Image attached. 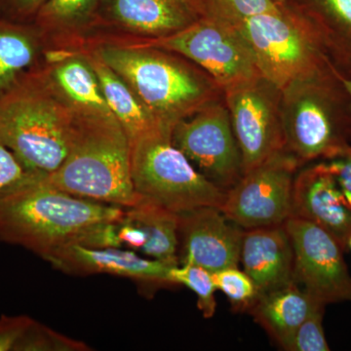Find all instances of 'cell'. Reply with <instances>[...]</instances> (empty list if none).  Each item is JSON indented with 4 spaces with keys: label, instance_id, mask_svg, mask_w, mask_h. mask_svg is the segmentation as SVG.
Masks as SVG:
<instances>
[{
    "label": "cell",
    "instance_id": "1",
    "mask_svg": "<svg viewBox=\"0 0 351 351\" xmlns=\"http://www.w3.org/2000/svg\"><path fill=\"white\" fill-rule=\"evenodd\" d=\"M90 49L127 83L168 133L208 104L225 98L223 88L206 71L173 51L112 45Z\"/></svg>",
    "mask_w": 351,
    "mask_h": 351
},
{
    "label": "cell",
    "instance_id": "2",
    "mask_svg": "<svg viewBox=\"0 0 351 351\" xmlns=\"http://www.w3.org/2000/svg\"><path fill=\"white\" fill-rule=\"evenodd\" d=\"M45 177L0 198V241L46 261L62 247L77 243L95 226L123 216L124 208L71 195L51 186Z\"/></svg>",
    "mask_w": 351,
    "mask_h": 351
},
{
    "label": "cell",
    "instance_id": "3",
    "mask_svg": "<svg viewBox=\"0 0 351 351\" xmlns=\"http://www.w3.org/2000/svg\"><path fill=\"white\" fill-rule=\"evenodd\" d=\"M75 117L43 61L0 96V141L27 169L48 176L66 159Z\"/></svg>",
    "mask_w": 351,
    "mask_h": 351
},
{
    "label": "cell",
    "instance_id": "4",
    "mask_svg": "<svg viewBox=\"0 0 351 351\" xmlns=\"http://www.w3.org/2000/svg\"><path fill=\"white\" fill-rule=\"evenodd\" d=\"M69 152L45 181L71 195L122 208L138 199L131 177V147L113 113L75 112Z\"/></svg>",
    "mask_w": 351,
    "mask_h": 351
},
{
    "label": "cell",
    "instance_id": "5",
    "mask_svg": "<svg viewBox=\"0 0 351 351\" xmlns=\"http://www.w3.org/2000/svg\"><path fill=\"white\" fill-rule=\"evenodd\" d=\"M281 90L285 151L302 168L351 152L350 94L332 64Z\"/></svg>",
    "mask_w": 351,
    "mask_h": 351
},
{
    "label": "cell",
    "instance_id": "6",
    "mask_svg": "<svg viewBox=\"0 0 351 351\" xmlns=\"http://www.w3.org/2000/svg\"><path fill=\"white\" fill-rule=\"evenodd\" d=\"M130 147L136 195L177 214L200 207L221 208L226 191L195 169L172 144L171 135L156 134Z\"/></svg>",
    "mask_w": 351,
    "mask_h": 351
},
{
    "label": "cell",
    "instance_id": "7",
    "mask_svg": "<svg viewBox=\"0 0 351 351\" xmlns=\"http://www.w3.org/2000/svg\"><path fill=\"white\" fill-rule=\"evenodd\" d=\"M274 3L276 8L249 17L239 29L261 73L283 89L332 64L285 2L274 0Z\"/></svg>",
    "mask_w": 351,
    "mask_h": 351
},
{
    "label": "cell",
    "instance_id": "8",
    "mask_svg": "<svg viewBox=\"0 0 351 351\" xmlns=\"http://www.w3.org/2000/svg\"><path fill=\"white\" fill-rule=\"evenodd\" d=\"M199 19L188 0H99L83 48L140 45L179 34Z\"/></svg>",
    "mask_w": 351,
    "mask_h": 351
},
{
    "label": "cell",
    "instance_id": "9",
    "mask_svg": "<svg viewBox=\"0 0 351 351\" xmlns=\"http://www.w3.org/2000/svg\"><path fill=\"white\" fill-rule=\"evenodd\" d=\"M233 133L245 173L285 151L282 90L258 75L225 90Z\"/></svg>",
    "mask_w": 351,
    "mask_h": 351
},
{
    "label": "cell",
    "instance_id": "10",
    "mask_svg": "<svg viewBox=\"0 0 351 351\" xmlns=\"http://www.w3.org/2000/svg\"><path fill=\"white\" fill-rule=\"evenodd\" d=\"M172 144L215 186L228 191L243 176L241 152L225 98L176 124Z\"/></svg>",
    "mask_w": 351,
    "mask_h": 351
},
{
    "label": "cell",
    "instance_id": "11",
    "mask_svg": "<svg viewBox=\"0 0 351 351\" xmlns=\"http://www.w3.org/2000/svg\"><path fill=\"white\" fill-rule=\"evenodd\" d=\"M299 168L294 156L279 152L226 191L219 210L245 230L283 225L292 216L293 184Z\"/></svg>",
    "mask_w": 351,
    "mask_h": 351
},
{
    "label": "cell",
    "instance_id": "12",
    "mask_svg": "<svg viewBox=\"0 0 351 351\" xmlns=\"http://www.w3.org/2000/svg\"><path fill=\"white\" fill-rule=\"evenodd\" d=\"M136 46L162 48L188 58L206 71L223 92L263 75L248 41L239 27L216 21L199 19L169 38Z\"/></svg>",
    "mask_w": 351,
    "mask_h": 351
},
{
    "label": "cell",
    "instance_id": "13",
    "mask_svg": "<svg viewBox=\"0 0 351 351\" xmlns=\"http://www.w3.org/2000/svg\"><path fill=\"white\" fill-rule=\"evenodd\" d=\"M294 249L298 284L316 301L328 304L351 302V276L343 247L320 226L291 217L284 223Z\"/></svg>",
    "mask_w": 351,
    "mask_h": 351
},
{
    "label": "cell",
    "instance_id": "14",
    "mask_svg": "<svg viewBox=\"0 0 351 351\" xmlns=\"http://www.w3.org/2000/svg\"><path fill=\"white\" fill-rule=\"evenodd\" d=\"M46 262L69 276L108 274L130 279L147 297L158 289L178 286L172 276L175 267L117 247L68 244L55 252Z\"/></svg>",
    "mask_w": 351,
    "mask_h": 351
},
{
    "label": "cell",
    "instance_id": "15",
    "mask_svg": "<svg viewBox=\"0 0 351 351\" xmlns=\"http://www.w3.org/2000/svg\"><path fill=\"white\" fill-rule=\"evenodd\" d=\"M243 230L217 207H200L179 214V262L214 274L237 267Z\"/></svg>",
    "mask_w": 351,
    "mask_h": 351
},
{
    "label": "cell",
    "instance_id": "16",
    "mask_svg": "<svg viewBox=\"0 0 351 351\" xmlns=\"http://www.w3.org/2000/svg\"><path fill=\"white\" fill-rule=\"evenodd\" d=\"M291 217L320 226L348 250L351 210L346 206L327 161L302 168L295 174Z\"/></svg>",
    "mask_w": 351,
    "mask_h": 351
},
{
    "label": "cell",
    "instance_id": "17",
    "mask_svg": "<svg viewBox=\"0 0 351 351\" xmlns=\"http://www.w3.org/2000/svg\"><path fill=\"white\" fill-rule=\"evenodd\" d=\"M240 262L258 295L295 282L294 249L284 223L245 230Z\"/></svg>",
    "mask_w": 351,
    "mask_h": 351
},
{
    "label": "cell",
    "instance_id": "18",
    "mask_svg": "<svg viewBox=\"0 0 351 351\" xmlns=\"http://www.w3.org/2000/svg\"><path fill=\"white\" fill-rule=\"evenodd\" d=\"M334 68L351 78V0H283Z\"/></svg>",
    "mask_w": 351,
    "mask_h": 351
},
{
    "label": "cell",
    "instance_id": "19",
    "mask_svg": "<svg viewBox=\"0 0 351 351\" xmlns=\"http://www.w3.org/2000/svg\"><path fill=\"white\" fill-rule=\"evenodd\" d=\"M43 64L73 112L112 113L96 73L82 51H48Z\"/></svg>",
    "mask_w": 351,
    "mask_h": 351
},
{
    "label": "cell",
    "instance_id": "20",
    "mask_svg": "<svg viewBox=\"0 0 351 351\" xmlns=\"http://www.w3.org/2000/svg\"><path fill=\"white\" fill-rule=\"evenodd\" d=\"M80 51L93 68L108 107L125 131L130 145L156 134L171 135L161 128L133 90L93 49Z\"/></svg>",
    "mask_w": 351,
    "mask_h": 351
},
{
    "label": "cell",
    "instance_id": "21",
    "mask_svg": "<svg viewBox=\"0 0 351 351\" xmlns=\"http://www.w3.org/2000/svg\"><path fill=\"white\" fill-rule=\"evenodd\" d=\"M99 0H47L34 24L48 51H80L86 43Z\"/></svg>",
    "mask_w": 351,
    "mask_h": 351
},
{
    "label": "cell",
    "instance_id": "22",
    "mask_svg": "<svg viewBox=\"0 0 351 351\" xmlns=\"http://www.w3.org/2000/svg\"><path fill=\"white\" fill-rule=\"evenodd\" d=\"M316 302L294 282L258 295L248 311L283 350H288L295 331Z\"/></svg>",
    "mask_w": 351,
    "mask_h": 351
},
{
    "label": "cell",
    "instance_id": "23",
    "mask_svg": "<svg viewBox=\"0 0 351 351\" xmlns=\"http://www.w3.org/2000/svg\"><path fill=\"white\" fill-rule=\"evenodd\" d=\"M46 48L34 23L0 17V96L29 69L43 61Z\"/></svg>",
    "mask_w": 351,
    "mask_h": 351
},
{
    "label": "cell",
    "instance_id": "24",
    "mask_svg": "<svg viewBox=\"0 0 351 351\" xmlns=\"http://www.w3.org/2000/svg\"><path fill=\"white\" fill-rule=\"evenodd\" d=\"M124 212L147 237L142 255L172 267L180 265L179 214L140 196Z\"/></svg>",
    "mask_w": 351,
    "mask_h": 351
},
{
    "label": "cell",
    "instance_id": "25",
    "mask_svg": "<svg viewBox=\"0 0 351 351\" xmlns=\"http://www.w3.org/2000/svg\"><path fill=\"white\" fill-rule=\"evenodd\" d=\"M200 19L239 27L245 20L276 8L274 0H188Z\"/></svg>",
    "mask_w": 351,
    "mask_h": 351
},
{
    "label": "cell",
    "instance_id": "26",
    "mask_svg": "<svg viewBox=\"0 0 351 351\" xmlns=\"http://www.w3.org/2000/svg\"><path fill=\"white\" fill-rule=\"evenodd\" d=\"M172 276L177 285L186 286L197 295V307L203 317H213L217 307V288L211 272L198 265L184 263L173 267Z\"/></svg>",
    "mask_w": 351,
    "mask_h": 351
},
{
    "label": "cell",
    "instance_id": "27",
    "mask_svg": "<svg viewBox=\"0 0 351 351\" xmlns=\"http://www.w3.org/2000/svg\"><path fill=\"white\" fill-rule=\"evenodd\" d=\"M217 290L228 298L235 309L249 311L258 297L255 283L239 267H228L212 274Z\"/></svg>",
    "mask_w": 351,
    "mask_h": 351
},
{
    "label": "cell",
    "instance_id": "28",
    "mask_svg": "<svg viewBox=\"0 0 351 351\" xmlns=\"http://www.w3.org/2000/svg\"><path fill=\"white\" fill-rule=\"evenodd\" d=\"M83 341L69 338L34 319L25 335L20 351H89Z\"/></svg>",
    "mask_w": 351,
    "mask_h": 351
},
{
    "label": "cell",
    "instance_id": "29",
    "mask_svg": "<svg viewBox=\"0 0 351 351\" xmlns=\"http://www.w3.org/2000/svg\"><path fill=\"white\" fill-rule=\"evenodd\" d=\"M326 304L316 302L311 311L307 314L298 328L289 346V351H329L324 329H323V315Z\"/></svg>",
    "mask_w": 351,
    "mask_h": 351
},
{
    "label": "cell",
    "instance_id": "30",
    "mask_svg": "<svg viewBox=\"0 0 351 351\" xmlns=\"http://www.w3.org/2000/svg\"><path fill=\"white\" fill-rule=\"evenodd\" d=\"M45 176L27 169L19 158L0 141V198Z\"/></svg>",
    "mask_w": 351,
    "mask_h": 351
},
{
    "label": "cell",
    "instance_id": "31",
    "mask_svg": "<svg viewBox=\"0 0 351 351\" xmlns=\"http://www.w3.org/2000/svg\"><path fill=\"white\" fill-rule=\"evenodd\" d=\"M27 315L0 317V351H20L25 335L34 322Z\"/></svg>",
    "mask_w": 351,
    "mask_h": 351
},
{
    "label": "cell",
    "instance_id": "32",
    "mask_svg": "<svg viewBox=\"0 0 351 351\" xmlns=\"http://www.w3.org/2000/svg\"><path fill=\"white\" fill-rule=\"evenodd\" d=\"M47 0H0V17L13 22L34 23Z\"/></svg>",
    "mask_w": 351,
    "mask_h": 351
},
{
    "label": "cell",
    "instance_id": "33",
    "mask_svg": "<svg viewBox=\"0 0 351 351\" xmlns=\"http://www.w3.org/2000/svg\"><path fill=\"white\" fill-rule=\"evenodd\" d=\"M346 206L351 210V152L346 156L327 161Z\"/></svg>",
    "mask_w": 351,
    "mask_h": 351
},
{
    "label": "cell",
    "instance_id": "34",
    "mask_svg": "<svg viewBox=\"0 0 351 351\" xmlns=\"http://www.w3.org/2000/svg\"><path fill=\"white\" fill-rule=\"evenodd\" d=\"M343 82H345L346 89H348V94H350V121H348V136H350V141L351 143V78L343 77Z\"/></svg>",
    "mask_w": 351,
    "mask_h": 351
},
{
    "label": "cell",
    "instance_id": "35",
    "mask_svg": "<svg viewBox=\"0 0 351 351\" xmlns=\"http://www.w3.org/2000/svg\"><path fill=\"white\" fill-rule=\"evenodd\" d=\"M348 249H350L351 250V234L350 235V237H348Z\"/></svg>",
    "mask_w": 351,
    "mask_h": 351
}]
</instances>
